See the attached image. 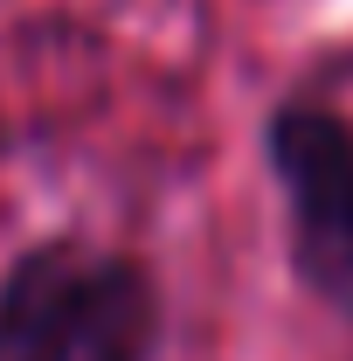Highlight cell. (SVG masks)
<instances>
[{"instance_id": "obj_2", "label": "cell", "mask_w": 353, "mask_h": 361, "mask_svg": "<svg viewBox=\"0 0 353 361\" xmlns=\"http://www.w3.org/2000/svg\"><path fill=\"white\" fill-rule=\"evenodd\" d=\"M270 160L291 202L298 278L340 319H353V133L333 111L284 104L270 118Z\"/></svg>"}, {"instance_id": "obj_1", "label": "cell", "mask_w": 353, "mask_h": 361, "mask_svg": "<svg viewBox=\"0 0 353 361\" xmlns=\"http://www.w3.org/2000/svg\"><path fill=\"white\" fill-rule=\"evenodd\" d=\"M160 292L132 257L49 243L0 285V361H146Z\"/></svg>"}]
</instances>
